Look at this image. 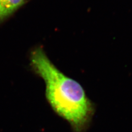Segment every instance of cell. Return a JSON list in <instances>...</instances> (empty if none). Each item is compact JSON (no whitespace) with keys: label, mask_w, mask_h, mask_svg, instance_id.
<instances>
[{"label":"cell","mask_w":132,"mask_h":132,"mask_svg":"<svg viewBox=\"0 0 132 132\" xmlns=\"http://www.w3.org/2000/svg\"><path fill=\"white\" fill-rule=\"evenodd\" d=\"M30 64L45 82L46 97L53 110L68 121L76 132H81L93 112L92 104L81 86L58 69L42 48L31 52Z\"/></svg>","instance_id":"1"},{"label":"cell","mask_w":132,"mask_h":132,"mask_svg":"<svg viewBox=\"0 0 132 132\" xmlns=\"http://www.w3.org/2000/svg\"><path fill=\"white\" fill-rule=\"evenodd\" d=\"M26 0H0V22L12 14Z\"/></svg>","instance_id":"2"}]
</instances>
